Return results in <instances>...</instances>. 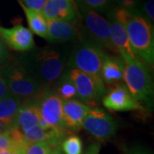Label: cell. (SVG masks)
<instances>
[{
  "mask_svg": "<svg viewBox=\"0 0 154 154\" xmlns=\"http://www.w3.org/2000/svg\"><path fill=\"white\" fill-rule=\"evenodd\" d=\"M68 48L44 46L20 53L15 58L45 88H54L67 69Z\"/></svg>",
  "mask_w": 154,
  "mask_h": 154,
  "instance_id": "cell-1",
  "label": "cell"
},
{
  "mask_svg": "<svg viewBox=\"0 0 154 154\" xmlns=\"http://www.w3.org/2000/svg\"><path fill=\"white\" fill-rule=\"evenodd\" d=\"M74 1L79 13V22L77 24L79 38L92 42L105 51H109L118 55L110 40V26L107 19L89 9L82 0Z\"/></svg>",
  "mask_w": 154,
  "mask_h": 154,
  "instance_id": "cell-2",
  "label": "cell"
},
{
  "mask_svg": "<svg viewBox=\"0 0 154 154\" xmlns=\"http://www.w3.org/2000/svg\"><path fill=\"white\" fill-rule=\"evenodd\" d=\"M122 79L133 98L145 110L153 109L154 88L150 68L142 62L135 59H124Z\"/></svg>",
  "mask_w": 154,
  "mask_h": 154,
  "instance_id": "cell-3",
  "label": "cell"
},
{
  "mask_svg": "<svg viewBox=\"0 0 154 154\" xmlns=\"http://www.w3.org/2000/svg\"><path fill=\"white\" fill-rule=\"evenodd\" d=\"M0 75L12 95L25 100L38 99L48 88L42 86L15 58L0 67Z\"/></svg>",
  "mask_w": 154,
  "mask_h": 154,
  "instance_id": "cell-4",
  "label": "cell"
},
{
  "mask_svg": "<svg viewBox=\"0 0 154 154\" xmlns=\"http://www.w3.org/2000/svg\"><path fill=\"white\" fill-rule=\"evenodd\" d=\"M106 52L88 40L80 39L69 53L67 69H75L91 76L101 88H105L101 79V68Z\"/></svg>",
  "mask_w": 154,
  "mask_h": 154,
  "instance_id": "cell-5",
  "label": "cell"
},
{
  "mask_svg": "<svg viewBox=\"0 0 154 154\" xmlns=\"http://www.w3.org/2000/svg\"><path fill=\"white\" fill-rule=\"evenodd\" d=\"M125 28L131 48L136 58L146 64L149 68L153 66V25L142 17L134 15Z\"/></svg>",
  "mask_w": 154,
  "mask_h": 154,
  "instance_id": "cell-6",
  "label": "cell"
},
{
  "mask_svg": "<svg viewBox=\"0 0 154 154\" xmlns=\"http://www.w3.org/2000/svg\"><path fill=\"white\" fill-rule=\"evenodd\" d=\"M82 128L96 139L105 141L115 135L117 124L107 111L101 108H91L83 120Z\"/></svg>",
  "mask_w": 154,
  "mask_h": 154,
  "instance_id": "cell-7",
  "label": "cell"
},
{
  "mask_svg": "<svg viewBox=\"0 0 154 154\" xmlns=\"http://www.w3.org/2000/svg\"><path fill=\"white\" fill-rule=\"evenodd\" d=\"M37 100L40 117L45 125L50 128L67 131L63 122V101L50 89H46Z\"/></svg>",
  "mask_w": 154,
  "mask_h": 154,
  "instance_id": "cell-8",
  "label": "cell"
},
{
  "mask_svg": "<svg viewBox=\"0 0 154 154\" xmlns=\"http://www.w3.org/2000/svg\"><path fill=\"white\" fill-rule=\"evenodd\" d=\"M65 73L75 87L78 100L84 104L98 103L106 94L105 88L87 74L75 69H66Z\"/></svg>",
  "mask_w": 154,
  "mask_h": 154,
  "instance_id": "cell-9",
  "label": "cell"
},
{
  "mask_svg": "<svg viewBox=\"0 0 154 154\" xmlns=\"http://www.w3.org/2000/svg\"><path fill=\"white\" fill-rule=\"evenodd\" d=\"M102 102L106 109L113 111L145 110L143 106L133 98L124 83H118L111 88L105 94Z\"/></svg>",
  "mask_w": 154,
  "mask_h": 154,
  "instance_id": "cell-10",
  "label": "cell"
},
{
  "mask_svg": "<svg viewBox=\"0 0 154 154\" xmlns=\"http://www.w3.org/2000/svg\"><path fill=\"white\" fill-rule=\"evenodd\" d=\"M0 37L6 46L20 53L28 52L35 48L33 33L21 24L12 28L0 26Z\"/></svg>",
  "mask_w": 154,
  "mask_h": 154,
  "instance_id": "cell-11",
  "label": "cell"
},
{
  "mask_svg": "<svg viewBox=\"0 0 154 154\" xmlns=\"http://www.w3.org/2000/svg\"><path fill=\"white\" fill-rule=\"evenodd\" d=\"M46 21L63 20L78 24L79 13L74 0H48L41 11Z\"/></svg>",
  "mask_w": 154,
  "mask_h": 154,
  "instance_id": "cell-12",
  "label": "cell"
},
{
  "mask_svg": "<svg viewBox=\"0 0 154 154\" xmlns=\"http://www.w3.org/2000/svg\"><path fill=\"white\" fill-rule=\"evenodd\" d=\"M90 109L89 105L78 99L63 101V122L67 131L77 132L81 130L82 128L83 120Z\"/></svg>",
  "mask_w": 154,
  "mask_h": 154,
  "instance_id": "cell-13",
  "label": "cell"
},
{
  "mask_svg": "<svg viewBox=\"0 0 154 154\" xmlns=\"http://www.w3.org/2000/svg\"><path fill=\"white\" fill-rule=\"evenodd\" d=\"M79 38L77 24L63 20L47 21V38L51 44L70 42Z\"/></svg>",
  "mask_w": 154,
  "mask_h": 154,
  "instance_id": "cell-14",
  "label": "cell"
},
{
  "mask_svg": "<svg viewBox=\"0 0 154 154\" xmlns=\"http://www.w3.org/2000/svg\"><path fill=\"white\" fill-rule=\"evenodd\" d=\"M40 119L38 100H25L24 102H22V105L19 107L13 127L17 128L22 133H24L30 128L38 125Z\"/></svg>",
  "mask_w": 154,
  "mask_h": 154,
  "instance_id": "cell-15",
  "label": "cell"
},
{
  "mask_svg": "<svg viewBox=\"0 0 154 154\" xmlns=\"http://www.w3.org/2000/svg\"><path fill=\"white\" fill-rule=\"evenodd\" d=\"M107 21L110 26V40L118 56L121 57L122 60L135 59L136 57L131 48L126 28L110 17H107Z\"/></svg>",
  "mask_w": 154,
  "mask_h": 154,
  "instance_id": "cell-16",
  "label": "cell"
},
{
  "mask_svg": "<svg viewBox=\"0 0 154 154\" xmlns=\"http://www.w3.org/2000/svg\"><path fill=\"white\" fill-rule=\"evenodd\" d=\"M124 63L118 55L106 53L101 68V79L105 85H114L121 82L123 76Z\"/></svg>",
  "mask_w": 154,
  "mask_h": 154,
  "instance_id": "cell-17",
  "label": "cell"
},
{
  "mask_svg": "<svg viewBox=\"0 0 154 154\" xmlns=\"http://www.w3.org/2000/svg\"><path fill=\"white\" fill-rule=\"evenodd\" d=\"M20 5L22 8V11L26 17L29 30L32 32V33L38 35V37L46 39L47 38V21L43 17L41 12L30 10L21 4Z\"/></svg>",
  "mask_w": 154,
  "mask_h": 154,
  "instance_id": "cell-18",
  "label": "cell"
},
{
  "mask_svg": "<svg viewBox=\"0 0 154 154\" xmlns=\"http://www.w3.org/2000/svg\"><path fill=\"white\" fill-rule=\"evenodd\" d=\"M22 100L14 95L0 99V121L13 126Z\"/></svg>",
  "mask_w": 154,
  "mask_h": 154,
  "instance_id": "cell-19",
  "label": "cell"
},
{
  "mask_svg": "<svg viewBox=\"0 0 154 154\" xmlns=\"http://www.w3.org/2000/svg\"><path fill=\"white\" fill-rule=\"evenodd\" d=\"M55 93L63 101L77 99V93L75 87L71 80L68 77L64 71L58 82L55 85Z\"/></svg>",
  "mask_w": 154,
  "mask_h": 154,
  "instance_id": "cell-20",
  "label": "cell"
},
{
  "mask_svg": "<svg viewBox=\"0 0 154 154\" xmlns=\"http://www.w3.org/2000/svg\"><path fill=\"white\" fill-rule=\"evenodd\" d=\"M134 14L131 11H128L124 8L113 6L109 11L106 12V17H110L115 22L119 23L122 27H126L127 25L130 22Z\"/></svg>",
  "mask_w": 154,
  "mask_h": 154,
  "instance_id": "cell-21",
  "label": "cell"
},
{
  "mask_svg": "<svg viewBox=\"0 0 154 154\" xmlns=\"http://www.w3.org/2000/svg\"><path fill=\"white\" fill-rule=\"evenodd\" d=\"M61 149L64 154H82V141L77 135L67 136L61 144Z\"/></svg>",
  "mask_w": 154,
  "mask_h": 154,
  "instance_id": "cell-22",
  "label": "cell"
},
{
  "mask_svg": "<svg viewBox=\"0 0 154 154\" xmlns=\"http://www.w3.org/2000/svg\"><path fill=\"white\" fill-rule=\"evenodd\" d=\"M58 146L49 142H38L29 144L24 150L23 154H50L51 150Z\"/></svg>",
  "mask_w": 154,
  "mask_h": 154,
  "instance_id": "cell-23",
  "label": "cell"
},
{
  "mask_svg": "<svg viewBox=\"0 0 154 154\" xmlns=\"http://www.w3.org/2000/svg\"><path fill=\"white\" fill-rule=\"evenodd\" d=\"M83 4L95 12L106 13L112 7V0H82Z\"/></svg>",
  "mask_w": 154,
  "mask_h": 154,
  "instance_id": "cell-24",
  "label": "cell"
},
{
  "mask_svg": "<svg viewBox=\"0 0 154 154\" xmlns=\"http://www.w3.org/2000/svg\"><path fill=\"white\" fill-rule=\"evenodd\" d=\"M138 15L143 17L144 19H146L152 25H153L154 0H146V1L142 2Z\"/></svg>",
  "mask_w": 154,
  "mask_h": 154,
  "instance_id": "cell-25",
  "label": "cell"
},
{
  "mask_svg": "<svg viewBox=\"0 0 154 154\" xmlns=\"http://www.w3.org/2000/svg\"><path fill=\"white\" fill-rule=\"evenodd\" d=\"M142 2V0H112V5L124 8L128 11H131L134 15H138Z\"/></svg>",
  "mask_w": 154,
  "mask_h": 154,
  "instance_id": "cell-26",
  "label": "cell"
},
{
  "mask_svg": "<svg viewBox=\"0 0 154 154\" xmlns=\"http://www.w3.org/2000/svg\"><path fill=\"white\" fill-rule=\"evenodd\" d=\"M19 4L30 10L41 12L48 0H18Z\"/></svg>",
  "mask_w": 154,
  "mask_h": 154,
  "instance_id": "cell-27",
  "label": "cell"
},
{
  "mask_svg": "<svg viewBox=\"0 0 154 154\" xmlns=\"http://www.w3.org/2000/svg\"><path fill=\"white\" fill-rule=\"evenodd\" d=\"M13 147H16V146L11 139L9 130L7 132L0 134V152L13 148Z\"/></svg>",
  "mask_w": 154,
  "mask_h": 154,
  "instance_id": "cell-28",
  "label": "cell"
},
{
  "mask_svg": "<svg viewBox=\"0 0 154 154\" xmlns=\"http://www.w3.org/2000/svg\"><path fill=\"white\" fill-rule=\"evenodd\" d=\"M11 59V54L6 45L0 37V67Z\"/></svg>",
  "mask_w": 154,
  "mask_h": 154,
  "instance_id": "cell-29",
  "label": "cell"
},
{
  "mask_svg": "<svg viewBox=\"0 0 154 154\" xmlns=\"http://www.w3.org/2000/svg\"><path fill=\"white\" fill-rule=\"evenodd\" d=\"M123 152H124V154H152V152L149 151L148 149L145 148L140 146L124 147Z\"/></svg>",
  "mask_w": 154,
  "mask_h": 154,
  "instance_id": "cell-30",
  "label": "cell"
},
{
  "mask_svg": "<svg viewBox=\"0 0 154 154\" xmlns=\"http://www.w3.org/2000/svg\"><path fill=\"white\" fill-rule=\"evenodd\" d=\"M12 94L10 92L9 88L7 87V85L5 82V81L3 80L2 76L0 75V99H5L7 97H10Z\"/></svg>",
  "mask_w": 154,
  "mask_h": 154,
  "instance_id": "cell-31",
  "label": "cell"
},
{
  "mask_svg": "<svg viewBox=\"0 0 154 154\" xmlns=\"http://www.w3.org/2000/svg\"><path fill=\"white\" fill-rule=\"evenodd\" d=\"M100 148H101V146L99 143L91 144L84 154H99Z\"/></svg>",
  "mask_w": 154,
  "mask_h": 154,
  "instance_id": "cell-32",
  "label": "cell"
},
{
  "mask_svg": "<svg viewBox=\"0 0 154 154\" xmlns=\"http://www.w3.org/2000/svg\"><path fill=\"white\" fill-rule=\"evenodd\" d=\"M26 147H23V148L13 147V148L8 149V150H5V151L0 152V154H23V152L26 149Z\"/></svg>",
  "mask_w": 154,
  "mask_h": 154,
  "instance_id": "cell-33",
  "label": "cell"
},
{
  "mask_svg": "<svg viewBox=\"0 0 154 154\" xmlns=\"http://www.w3.org/2000/svg\"><path fill=\"white\" fill-rule=\"evenodd\" d=\"M11 128H12L11 125H9V124H7L5 122H3L0 121V134L7 132Z\"/></svg>",
  "mask_w": 154,
  "mask_h": 154,
  "instance_id": "cell-34",
  "label": "cell"
},
{
  "mask_svg": "<svg viewBox=\"0 0 154 154\" xmlns=\"http://www.w3.org/2000/svg\"><path fill=\"white\" fill-rule=\"evenodd\" d=\"M50 154H64L63 152L62 149H61V146H56L54 148L51 150V152H50Z\"/></svg>",
  "mask_w": 154,
  "mask_h": 154,
  "instance_id": "cell-35",
  "label": "cell"
}]
</instances>
